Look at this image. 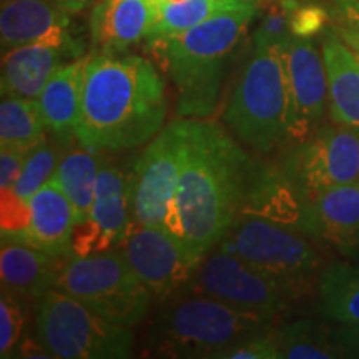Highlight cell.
<instances>
[{
    "instance_id": "cell-1",
    "label": "cell",
    "mask_w": 359,
    "mask_h": 359,
    "mask_svg": "<svg viewBox=\"0 0 359 359\" xmlns=\"http://www.w3.org/2000/svg\"><path fill=\"white\" fill-rule=\"evenodd\" d=\"M182 168L165 228L201 263L243 210L257 161L226 130L205 118H178Z\"/></svg>"
},
{
    "instance_id": "cell-2",
    "label": "cell",
    "mask_w": 359,
    "mask_h": 359,
    "mask_svg": "<svg viewBox=\"0 0 359 359\" xmlns=\"http://www.w3.org/2000/svg\"><path fill=\"white\" fill-rule=\"evenodd\" d=\"M168 111L165 82L132 53H92L83 74L75 140L93 151L132 150L154 140Z\"/></svg>"
},
{
    "instance_id": "cell-3",
    "label": "cell",
    "mask_w": 359,
    "mask_h": 359,
    "mask_svg": "<svg viewBox=\"0 0 359 359\" xmlns=\"http://www.w3.org/2000/svg\"><path fill=\"white\" fill-rule=\"evenodd\" d=\"M250 2L213 15L182 34L160 40L170 77L177 88V114L183 118H206L217 109L224 70L238 43L258 13Z\"/></svg>"
},
{
    "instance_id": "cell-4",
    "label": "cell",
    "mask_w": 359,
    "mask_h": 359,
    "mask_svg": "<svg viewBox=\"0 0 359 359\" xmlns=\"http://www.w3.org/2000/svg\"><path fill=\"white\" fill-rule=\"evenodd\" d=\"M275 323L210 296L182 291L161 302L148 326L147 353L158 358L219 359L241 341L273 330Z\"/></svg>"
},
{
    "instance_id": "cell-5",
    "label": "cell",
    "mask_w": 359,
    "mask_h": 359,
    "mask_svg": "<svg viewBox=\"0 0 359 359\" xmlns=\"http://www.w3.org/2000/svg\"><path fill=\"white\" fill-rule=\"evenodd\" d=\"M224 123L258 154L288 140V98L280 47L253 43L223 110Z\"/></svg>"
},
{
    "instance_id": "cell-6",
    "label": "cell",
    "mask_w": 359,
    "mask_h": 359,
    "mask_svg": "<svg viewBox=\"0 0 359 359\" xmlns=\"http://www.w3.org/2000/svg\"><path fill=\"white\" fill-rule=\"evenodd\" d=\"M308 236L293 226L243 213L217 246L273 278L298 299L321 266L320 251Z\"/></svg>"
},
{
    "instance_id": "cell-7",
    "label": "cell",
    "mask_w": 359,
    "mask_h": 359,
    "mask_svg": "<svg viewBox=\"0 0 359 359\" xmlns=\"http://www.w3.org/2000/svg\"><path fill=\"white\" fill-rule=\"evenodd\" d=\"M40 343L60 359H123L133 353L130 326L116 325L74 296L53 288L35 311Z\"/></svg>"
},
{
    "instance_id": "cell-8",
    "label": "cell",
    "mask_w": 359,
    "mask_h": 359,
    "mask_svg": "<svg viewBox=\"0 0 359 359\" xmlns=\"http://www.w3.org/2000/svg\"><path fill=\"white\" fill-rule=\"evenodd\" d=\"M55 288L107 320L130 327L145 320L154 299L130 268L122 248L67 258Z\"/></svg>"
},
{
    "instance_id": "cell-9",
    "label": "cell",
    "mask_w": 359,
    "mask_h": 359,
    "mask_svg": "<svg viewBox=\"0 0 359 359\" xmlns=\"http://www.w3.org/2000/svg\"><path fill=\"white\" fill-rule=\"evenodd\" d=\"M183 291L210 296L241 311L278 320L294 298L280 283L218 246L201 259Z\"/></svg>"
},
{
    "instance_id": "cell-10",
    "label": "cell",
    "mask_w": 359,
    "mask_h": 359,
    "mask_svg": "<svg viewBox=\"0 0 359 359\" xmlns=\"http://www.w3.org/2000/svg\"><path fill=\"white\" fill-rule=\"evenodd\" d=\"M281 165L308 198L326 188L359 183V128L321 125Z\"/></svg>"
},
{
    "instance_id": "cell-11",
    "label": "cell",
    "mask_w": 359,
    "mask_h": 359,
    "mask_svg": "<svg viewBox=\"0 0 359 359\" xmlns=\"http://www.w3.org/2000/svg\"><path fill=\"white\" fill-rule=\"evenodd\" d=\"M182 168L178 120L150 140L130 173L133 222L138 226H165L172 213Z\"/></svg>"
},
{
    "instance_id": "cell-12",
    "label": "cell",
    "mask_w": 359,
    "mask_h": 359,
    "mask_svg": "<svg viewBox=\"0 0 359 359\" xmlns=\"http://www.w3.org/2000/svg\"><path fill=\"white\" fill-rule=\"evenodd\" d=\"M288 98V140L306 142L330 110L327 75L321 48L311 39L291 37L280 45Z\"/></svg>"
},
{
    "instance_id": "cell-13",
    "label": "cell",
    "mask_w": 359,
    "mask_h": 359,
    "mask_svg": "<svg viewBox=\"0 0 359 359\" xmlns=\"http://www.w3.org/2000/svg\"><path fill=\"white\" fill-rule=\"evenodd\" d=\"M122 251L138 280L160 303L182 293L200 264L165 226H138Z\"/></svg>"
},
{
    "instance_id": "cell-14",
    "label": "cell",
    "mask_w": 359,
    "mask_h": 359,
    "mask_svg": "<svg viewBox=\"0 0 359 359\" xmlns=\"http://www.w3.org/2000/svg\"><path fill=\"white\" fill-rule=\"evenodd\" d=\"M133 223L130 175L103 156L92 212L87 222L75 224L74 257H87L110 246H122L133 231Z\"/></svg>"
},
{
    "instance_id": "cell-15",
    "label": "cell",
    "mask_w": 359,
    "mask_h": 359,
    "mask_svg": "<svg viewBox=\"0 0 359 359\" xmlns=\"http://www.w3.org/2000/svg\"><path fill=\"white\" fill-rule=\"evenodd\" d=\"M2 52L27 43H47L82 58L83 47L72 30V13L52 0H2Z\"/></svg>"
},
{
    "instance_id": "cell-16",
    "label": "cell",
    "mask_w": 359,
    "mask_h": 359,
    "mask_svg": "<svg viewBox=\"0 0 359 359\" xmlns=\"http://www.w3.org/2000/svg\"><path fill=\"white\" fill-rule=\"evenodd\" d=\"M155 22L154 0H97L88 19L93 53H125L150 37Z\"/></svg>"
},
{
    "instance_id": "cell-17",
    "label": "cell",
    "mask_w": 359,
    "mask_h": 359,
    "mask_svg": "<svg viewBox=\"0 0 359 359\" xmlns=\"http://www.w3.org/2000/svg\"><path fill=\"white\" fill-rule=\"evenodd\" d=\"M67 258L55 257L19 241H2L0 280L2 293L30 308L39 304L45 293L55 288Z\"/></svg>"
},
{
    "instance_id": "cell-18",
    "label": "cell",
    "mask_w": 359,
    "mask_h": 359,
    "mask_svg": "<svg viewBox=\"0 0 359 359\" xmlns=\"http://www.w3.org/2000/svg\"><path fill=\"white\" fill-rule=\"evenodd\" d=\"M309 236L346 257H359V183L326 188L308 198Z\"/></svg>"
},
{
    "instance_id": "cell-19",
    "label": "cell",
    "mask_w": 359,
    "mask_h": 359,
    "mask_svg": "<svg viewBox=\"0 0 359 359\" xmlns=\"http://www.w3.org/2000/svg\"><path fill=\"white\" fill-rule=\"evenodd\" d=\"M243 213L293 226L308 235V196L283 165L275 167L257 161L241 210Z\"/></svg>"
},
{
    "instance_id": "cell-20",
    "label": "cell",
    "mask_w": 359,
    "mask_h": 359,
    "mask_svg": "<svg viewBox=\"0 0 359 359\" xmlns=\"http://www.w3.org/2000/svg\"><path fill=\"white\" fill-rule=\"evenodd\" d=\"M30 222L22 243L55 257H74L75 213L55 178L48 180L29 201Z\"/></svg>"
},
{
    "instance_id": "cell-21",
    "label": "cell",
    "mask_w": 359,
    "mask_h": 359,
    "mask_svg": "<svg viewBox=\"0 0 359 359\" xmlns=\"http://www.w3.org/2000/svg\"><path fill=\"white\" fill-rule=\"evenodd\" d=\"M77 60L65 48L27 43L2 52V97L39 100L52 75L67 62Z\"/></svg>"
},
{
    "instance_id": "cell-22",
    "label": "cell",
    "mask_w": 359,
    "mask_h": 359,
    "mask_svg": "<svg viewBox=\"0 0 359 359\" xmlns=\"http://www.w3.org/2000/svg\"><path fill=\"white\" fill-rule=\"evenodd\" d=\"M331 122L359 128V60L334 27L321 34Z\"/></svg>"
},
{
    "instance_id": "cell-23",
    "label": "cell",
    "mask_w": 359,
    "mask_h": 359,
    "mask_svg": "<svg viewBox=\"0 0 359 359\" xmlns=\"http://www.w3.org/2000/svg\"><path fill=\"white\" fill-rule=\"evenodd\" d=\"M85 64L87 58L82 57L62 65L37 100L47 130L62 145H70L75 137L82 105Z\"/></svg>"
},
{
    "instance_id": "cell-24",
    "label": "cell",
    "mask_w": 359,
    "mask_h": 359,
    "mask_svg": "<svg viewBox=\"0 0 359 359\" xmlns=\"http://www.w3.org/2000/svg\"><path fill=\"white\" fill-rule=\"evenodd\" d=\"M102 158L100 151L88 150L80 143L79 147H72L70 143L65 154H62L53 173V178L70 200L75 213V224L87 222L92 212Z\"/></svg>"
},
{
    "instance_id": "cell-25",
    "label": "cell",
    "mask_w": 359,
    "mask_h": 359,
    "mask_svg": "<svg viewBox=\"0 0 359 359\" xmlns=\"http://www.w3.org/2000/svg\"><path fill=\"white\" fill-rule=\"evenodd\" d=\"M320 309L339 325L359 323V266L334 263L318 275Z\"/></svg>"
},
{
    "instance_id": "cell-26",
    "label": "cell",
    "mask_w": 359,
    "mask_h": 359,
    "mask_svg": "<svg viewBox=\"0 0 359 359\" xmlns=\"http://www.w3.org/2000/svg\"><path fill=\"white\" fill-rule=\"evenodd\" d=\"M280 359H334L341 353L333 330L313 320H298L273 327Z\"/></svg>"
},
{
    "instance_id": "cell-27",
    "label": "cell",
    "mask_w": 359,
    "mask_h": 359,
    "mask_svg": "<svg viewBox=\"0 0 359 359\" xmlns=\"http://www.w3.org/2000/svg\"><path fill=\"white\" fill-rule=\"evenodd\" d=\"M45 120L37 100L2 97L0 103V147L32 150L45 138Z\"/></svg>"
},
{
    "instance_id": "cell-28",
    "label": "cell",
    "mask_w": 359,
    "mask_h": 359,
    "mask_svg": "<svg viewBox=\"0 0 359 359\" xmlns=\"http://www.w3.org/2000/svg\"><path fill=\"white\" fill-rule=\"evenodd\" d=\"M251 0H183L160 2L156 6V22L148 39H167L182 34L218 13L243 7ZM257 4V2H255Z\"/></svg>"
},
{
    "instance_id": "cell-29",
    "label": "cell",
    "mask_w": 359,
    "mask_h": 359,
    "mask_svg": "<svg viewBox=\"0 0 359 359\" xmlns=\"http://www.w3.org/2000/svg\"><path fill=\"white\" fill-rule=\"evenodd\" d=\"M60 156V142L57 140L55 143L43 138L39 145H35L30 150L29 156H27L24 170H22L15 187L12 188L13 195L19 196L25 203H29L35 193L53 177Z\"/></svg>"
},
{
    "instance_id": "cell-30",
    "label": "cell",
    "mask_w": 359,
    "mask_h": 359,
    "mask_svg": "<svg viewBox=\"0 0 359 359\" xmlns=\"http://www.w3.org/2000/svg\"><path fill=\"white\" fill-rule=\"evenodd\" d=\"M293 4L294 0H264L259 4L262 22L253 35V43L280 47L291 37L290 8Z\"/></svg>"
},
{
    "instance_id": "cell-31",
    "label": "cell",
    "mask_w": 359,
    "mask_h": 359,
    "mask_svg": "<svg viewBox=\"0 0 359 359\" xmlns=\"http://www.w3.org/2000/svg\"><path fill=\"white\" fill-rule=\"evenodd\" d=\"M27 306L15 298L2 293L0 299V358H15L24 334Z\"/></svg>"
},
{
    "instance_id": "cell-32",
    "label": "cell",
    "mask_w": 359,
    "mask_h": 359,
    "mask_svg": "<svg viewBox=\"0 0 359 359\" xmlns=\"http://www.w3.org/2000/svg\"><path fill=\"white\" fill-rule=\"evenodd\" d=\"M331 13L323 2L294 0L290 8V30L293 37L313 39L327 29Z\"/></svg>"
},
{
    "instance_id": "cell-33",
    "label": "cell",
    "mask_w": 359,
    "mask_h": 359,
    "mask_svg": "<svg viewBox=\"0 0 359 359\" xmlns=\"http://www.w3.org/2000/svg\"><path fill=\"white\" fill-rule=\"evenodd\" d=\"M219 359H280L273 330L241 341L226 349Z\"/></svg>"
},
{
    "instance_id": "cell-34",
    "label": "cell",
    "mask_w": 359,
    "mask_h": 359,
    "mask_svg": "<svg viewBox=\"0 0 359 359\" xmlns=\"http://www.w3.org/2000/svg\"><path fill=\"white\" fill-rule=\"evenodd\" d=\"M29 154L30 150L2 148V155H0V188L2 191H8L15 187Z\"/></svg>"
},
{
    "instance_id": "cell-35",
    "label": "cell",
    "mask_w": 359,
    "mask_h": 359,
    "mask_svg": "<svg viewBox=\"0 0 359 359\" xmlns=\"http://www.w3.org/2000/svg\"><path fill=\"white\" fill-rule=\"evenodd\" d=\"M333 339L338 346L341 358L359 359V323L356 325H339L333 330Z\"/></svg>"
},
{
    "instance_id": "cell-36",
    "label": "cell",
    "mask_w": 359,
    "mask_h": 359,
    "mask_svg": "<svg viewBox=\"0 0 359 359\" xmlns=\"http://www.w3.org/2000/svg\"><path fill=\"white\" fill-rule=\"evenodd\" d=\"M331 13L338 24L359 29V0H334Z\"/></svg>"
},
{
    "instance_id": "cell-37",
    "label": "cell",
    "mask_w": 359,
    "mask_h": 359,
    "mask_svg": "<svg viewBox=\"0 0 359 359\" xmlns=\"http://www.w3.org/2000/svg\"><path fill=\"white\" fill-rule=\"evenodd\" d=\"M15 358H47V359H52L53 356L50 353H48V349L45 348L42 343H40L39 336H35V338H30V336H27V338L20 339L19 348H17V351H15Z\"/></svg>"
},
{
    "instance_id": "cell-38",
    "label": "cell",
    "mask_w": 359,
    "mask_h": 359,
    "mask_svg": "<svg viewBox=\"0 0 359 359\" xmlns=\"http://www.w3.org/2000/svg\"><path fill=\"white\" fill-rule=\"evenodd\" d=\"M336 32L339 34V37L348 43V47L351 48L354 55L359 60V29L351 25H344V24H338L334 25Z\"/></svg>"
},
{
    "instance_id": "cell-39",
    "label": "cell",
    "mask_w": 359,
    "mask_h": 359,
    "mask_svg": "<svg viewBox=\"0 0 359 359\" xmlns=\"http://www.w3.org/2000/svg\"><path fill=\"white\" fill-rule=\"evenodd\" d=\"M53 4H57L58 7L64 8V11L70 13H77L83 11L85 7L90 6L92 2H97V0H52Z\"/></svg>"
},
{
    "instance_id": "cell-40",
    "label": "cell",
    "mask_w": 359,
    "mask_h": 359,
    "mask_svg": "<svg viewBox=\"0 0 359 359\" xmlns=\"http://www.w3.org/2000/svg\"><path fill=\"white\" fill-rule=\"evenodd\" d=\"M155 4H160V2H183V0H154Z\"/></svg>"
},
{
    "instance_id": "cell-41",
    "label": "cell",
    "mask_w": 359,
    "mask_h": 359,
    "mask_svg": "<svg viewBox=\"0 0 359 359\" xmlns=\"http://www.w3.org/2000/svg\"><path fill=\"white\" fill-rule=\"evenodd\" d=\"M251 2H257V4H258V6H259V4H262V2H264V0H251Z\"/></svg>"
},
{
    "instance_id": "cell-42",
    "label": "cell",
    "mask_w": 359,
    "mask_h": 359,
    "mask_svg": "<svg viewBox=\"0 0 359 359\" xmlns=\"http://www.w3.org/2000/svg\"><path fill=\"white\" fill-rule=\"evenodd\" d=\"M313 2H326V0H313Z\"/></svg>"
},
{
    "instance_id": "cell-43",
    "label": "cell",
    "mask_w": 359,
    "mask_h": 359,
    "mask_svg": "<svg viewBox=\"0 0 359 359\" xmlns=\"http://www.w3.org/2000/svg\"><path fill=\"white\" fill-rule=\"evenodd\" d=\"M358 258H359V257H358Z\"/></svg>"
}]
</instances>
